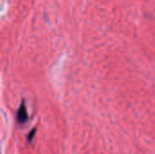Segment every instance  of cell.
Returning a JSON list of instances; mask_svg holds the SVG:
<instances>
[{
    "instance_id": "cell-1",
    "label": "cell",
    "mask_w": 155,
    "mask_h": 154,
    "mask_svg": "<svg viewBox=\"0 0 155 154\" xmlns=\"http://www.w3.org/2000/svg\"><path fill=\"white\" fill-rule=\"evenodd\" d=\"M16 120L19 123H25L28 120V114L26 112L25 100H22V103L20 104V107L17 110L16 113Z\"/></svg>"
},
{
    "instance_id": "cell-2",
    "label": "cell",
    "mask_w": 155,
    "mask_h": 154,
    "mask_svg": "<svg viewBox=\"0 0 155 154\" xmlns=\"http://www.w3.org/2000/svg\"><path fill=\"white\" fill-rule=\"evenodd\" d=\"M35 132H36V129H33L32 131H31V133L28 134V136H27V140L30 142L32 139H33V137L35 136Z\"/></svg>"
}]
</instances>
